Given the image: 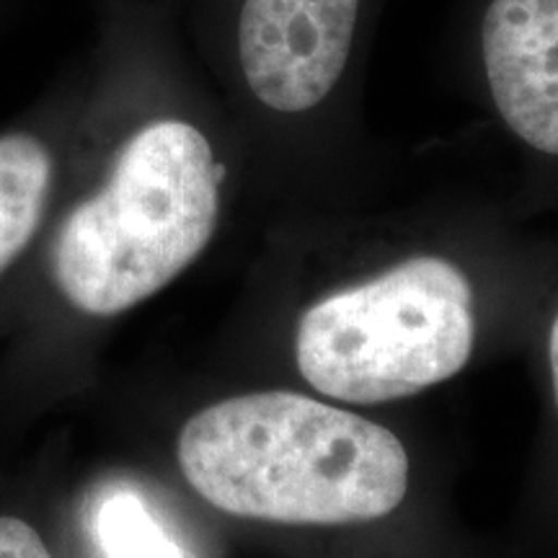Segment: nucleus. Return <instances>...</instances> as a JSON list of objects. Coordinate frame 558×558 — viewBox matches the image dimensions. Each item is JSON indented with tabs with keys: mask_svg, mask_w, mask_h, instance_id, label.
<instances>
[{
	"mask_svg": "<svg viewBox=\"0 0 558 558\" xmlns=\"http://www.w3.org/2000/svg\"><path fill=\"white\" fill-rule=\"evenodd\" d=\"M179 465L209 505L282 525L380 520L409 492L393 432L300 393H248L184 424Z\"/></svg>",
	"mask_w": 558,
	"mask_h": 558,
	"instance_id": "obj_1",
	"label": "nucleus"
},
{
	"mask_svg": "<svg viewBox=\"0 0 558 558\" xmlns=\"http://www.w3.org/2000/svg\"><path fill=\"white\" fill-rule=\"evenodd\" d=\"M226 169L205 132L153 120L132 132L107 179L60 222L52 275L90 316H117L177 279L213 239Z\"/></svg>",
	"mask_w": 558,
	"mask_h": 558,
	"instance_id": "obj_2",
	"label": "nucleus"
},
{
	"mask_svg": "<svg viewBox=\"0 0 558 558\" xmlns=\"http://www.w3.org/2000/svg\"><path fill=\"white\" fill-rule=\"evenodd\" d=\"M473 341L469 279L448 259L414 256L313 305L300 318L295 357L318 393L386 403L450 380Z\"/></svg>",
	"mask_w": 558,
	"mask_h": 558,
	"instance_id": "obj_3",
	"label": "nucleus"
},
{
	"mask_svg": "<svg viewBox=\"0 0 558 558\" xmlns=\"http://www.w3.org/2000/svg\"><path fill=\"white\" fill-rule=\"evenodd\" d=\"M362 0H243L239 62L264 107L298 114L337 86L354 47Z\"/></svg>",
	"mask_w": 558,
	"mask_h": 558,
	"instance_id": "obj_4",
	"label": "nucleus"
},
{
	"mask_svg": "<svg viewBox=\"0 0 558 558\" xmlns=\"http://www.w3.org/2000/svg\"><path fill=\"white\" fill-rule=\"evenodd\" d=\"M481 54L494 107L530 148L558 156V0H492Z\"/></svg>",
	"mask_w": 558,
	"mask_h": 558,
	"instance_id": "obj_5",
	"label": "nucleus"
},
{
	"mask_svg": "<svg viewBox=\"0 0 558 558\" xmlns=\"http://www.w3.org/2000/svg\"><path fill=\"white\" fill-rule=\"evenodd\" d=\"M52 177V156L37 135H0V275L37 235L50 202Z\"/></svg>",
	"mask_w": 558,
	"mask_h": 558,
	"instance_id": "obj_6",
	"label": "nucleus"
},
{
	"mask_svg": "<svg viewBox=\"0 0 558 558\" xmlns=\"http://www.w3.org/2000/svg\"><path fill=\"white\" fill-rule=\"evenodd\" d=\"M99 541L107 558H184L163 525L130 492L101 505Z\"/></svg>",
	"mask_w": 558,
	"mask_h": 558,
	"instance_id": "obj_7",
	"label": "nucleus"
},
{
	"mask_svg": "<svg viewBox=\"0 0 558 558\" xmlns=\"http://www.w3.org/2000/svg\"><path fill=\"white\" fill-rule=\"evenodd\" d=\"M0 558H52L29 522L0 518Z\"/></svg>",
	"mask_w": 558,
	"mask_h": 558,
	"instance_id": "obj_8",
	"label": "nucleus"
},
{
	"mask_svg": "<svg viewBox=\"0 0 558 558\" xmlns=\"http://www.w3.org/2000/svg\"><path fill=\"white\" fill-rule=\"evenodd\" d=\"M548 365H550V386H554V401L558 409V313L550 324L548 333Z\"/></svg>",
	"mask_w": 558,
	"mask_h": 558,
	"instance_id": "obj_9",
	"label": "nucleus"
}]
</instances>
